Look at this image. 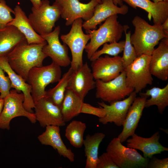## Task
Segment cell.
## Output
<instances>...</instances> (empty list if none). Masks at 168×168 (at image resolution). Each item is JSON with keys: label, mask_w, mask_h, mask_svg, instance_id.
<instances>
[{"label": "cell", "mask_w": 168, "mask_h": 168, "mask_svg": "<svg viewBox=\"0 0 168 168\" xmlns=\"http://www.w3.org/2000/svg\"><path fill=\"white\" fill-rule=\"evenodd\" d=\"M73 70L70 67L64 73L58 84L53 88L46 91L44 97L60 108L69 82Z\"/></svg>", "instance_id": "cell-29"}, {"label": "cell", "mask_w": 168, "mask_h": 168, "mask_svg": "<svg viewBox=\"0 0 168 168\" xmlns=\"http://www.w3.org/2000/svg\"><path fill=\"white\" fill-rule=\"evenodd\" d=\"M147 99L145 96L136 97L129 108L122 125L123 130L118 137L121 143L125 142L129 137L135 133L145 108Z\"/></svg>", "instance_id": "cell-20"}, {"label": "cell", "mask_w": 168, "mask_h": 168, "mask_svg": "<svg viewBox=\"0 0 168 168\" xmlns=\"http://www.w3.org/2000/svg\"><path fill=\"white\" fill-rule=\"evenodd\" d=\"M128 11V7L125 4L118 7L113 0H101L95 7L92 17L83 22L82 27L86 30L96 29L97 25L110 16L118 14L124 15Z\"/></svg>", "instance_id": "cell-16"}, {"label": "cell", "mask_w": 168, "mask_h": 168, "mask_svg": "<svg viewBox=\"0 0 168 168\" xmlns=\"http://www.w3.org/2000/svg\"><path fill=\"white\" fill-rule=\"evenodd\" d=\"M96 168H119L107 152L98 156Z\"/></svg>", "instance_id": "cell-36"}, {"label": "cell", "mask_w": 168, "mask_h": 168, "mask_svg": "<svg viewBox=\"0 0 168 168\" xmlns=\"http://www.w3.org/2000/svg\"><path fill=\"white\" fill-rule=\"evenodd\" d=\"M31 11L28 17L34 30L40 36L51 32L61 16L58 7L54 3L50 5L48 0H41L39 7H32Z\"/></svg>", "instance_id": "cell-7"}, {"label": "cell", "mask_w": 168, "mask_h": 168, "mask_svg": "<svg viewBox=\"0 0 168 168\" xmlns=\"http://www.w3.org/2000/svg\"><path fill=\"white\" fill-rule=\"evenodd\" d=\"M32 3L33 7L35 8H38L41 2V0H30Z\"/></svg>", "instance_id": "cell-39"}, {"label": "cell", "mask_w": 168, "mask_h": 168, "mask_svg": "<svg viewBox=\"0 0 168 168\" xmlns=\"http://www.w3.org/2000/svg\"><path fill=\"white\" fill-rule=\"evenodd\" d=\"M161 27L165 33L168 35V18L162 24Z\"/></svg>", "instance_id": "cell-38"}, {"label": "cell", "mask_w": 168, "mask_h": 168, "mask_svg": "<svg viewBox=\"0 0 168 168\" xmlns=\"http://www.w3.org/2000/svg\"><path fill=\"white\" fill-rule=\"evenodd\" d=\"M129 28L127 25H124V31L125 40L123 50V54L121 57L124 69L131 63L137 57L135 50L130 42L131 31L127 32Z\"/></svg>", "instance_id": "cell-32"}, {"label": "cell", "mask_w": 168, "mask_h": 168, "mask_svg": "<svg viewBox=\"0 0 168 168\" xmlns=\"http://www.w3.org/2000/svg\"><path fill=\"white\" fill-rule=\"evenodd\" d=\"M92 62L91 71L94 79L109 82L118 77L124 70L121 57L100 56Z\"/></svg>", "instance_id": "cell-13"}, {"label": "cell", "mask_w": 168, "mask_h": 168, "mask_svg": "<svg viewBox=\"0 0 168 168\" xmlns=\"http://www.w3.org/2000/svg\"><path fill=\"white\" fill-rule=\"evenodd\" d=\"M4 72L0 67V98L4 99L10 93L11 82L9 77L6 76Z\"/></svg>", "instance_id": "cell-34"}, {"label": "cell", "mask_w": 168, "mask_h": 168, "mask_svg": "<svg viewBox=\"0 0 168 168\" xmlns=\"http://www.w3.org/2000/svg\"><path fill=\"white\" fill-rule=\"evenodd\" d=\"M134 9L140 8L148 12L154 24L161 26L168 18V1L155 3L150 0H122Z\"/></svg>", "instance_id": "cell-22"}, {"label": "cell", "mask_w": 168, "mask_h": 168, "mask_svg": "<svg viewBox=\"0 0 168 168\" xmlns=\"http://www.w3.org/2000/svg\"><path fill=\"white\" fill-rule=\"evenodd\" d=\"M99 3L101 2V0H96ZM114 4L116 5H119L120 6L123 5V1L122 0H113Z\"/></svg>", "instance_id": "cell-40"}, {"label": "cell", "mask_w": 168, "mask_h": 168, "mask_svg": "<svg viewBox=\"0 0 168 168\" xmlns=\"http://www.w3.org/2000/svg\"><path fill=\"white\" fill-rule=\"evenodd\" d=\"M14 11L8 6L5 0H0V30L6 27L13 20L11 13Z\"/></svg>", "instance_id": "cell-33"}, {"label": "cell", "mask_w": 168, "mask_h": 168, "mask_svg": "<svg viewBox=\"0 0 168 168\" xmlns=\"http://www.w3.org/2000/svg\"><path fill=\"white\" fill-rule=\"evenodd\" d=\"M81 113L95 115L101 118L105 115V111L102 107H96L90 104L83 102L81 110Z\"/></svg>", "instance_id": "cell-35"}, {"label": "cell", "mask_w": 168, "mask_h": 168, "mask_svg": "<svg viewBox=\"0 0 168 168\" xmlns=\"http://www.w3.org/2000/svg\"><path fill=\"white\" fill-rule=\"evenodd\" d=\"M45 41L40 44L28 43L26 40L19 43L7 56L11 68L27 81L30 71L35 67L43 66L47 56L43 52Z\"/></svg>", "instance_id": "cell-1"}, {"label": "cell", "mask_w": 168, "mask_h": 168, "mask_svg": "<svg viewBox=\"0 0 168 168\" xmlns=\"http://www.w3.org/2000/svg\"><path fill=\"white\" fill-rule=\"evenodd\" d=\"M87 63L73 71L67 89L73 92L83 100L89 91L96 88V82Z\"/></svg>", "instance_id": "cell-17"}, {"label": "cell", "mask_w": 168, "mask_h": 168, "mask_svg": "<svg viewBox=\"0 0 168 168\" xmlns=\"http://www.w3.org/2000/svg\"><path fill=\"white\" fill-rule=\"evenodd\" d=\"M83 101L71 90L66 89L60 107L64 122L70 121L81 113Z\"/></svg>", "instance_id": "cell-27"}, {"label": "cell", "mask_w": 168, "mask_h": 168, "mask_svg": "<svg viewBox=\"0 0 168 168\" xmlns=\"http://www.w3.org/2000/svg\"><path fill=\"white\" fill-rule=\"evenodd\" d=\"M0 67L9 77L11 82V88L23 93L24 96L23 105L25 109L29 112L34 113L32 109L34 108L35 105L31 95L30 86L11 68L7 56L0 57Z\"/></svg>", "instance_id": "cell-18"}, {"label": "cell", "mask_w": 168, "mask_h": 168, "mask_svg": "<svg viewBox=\"0 0 168 168\" xmlns=\"http://www.w3.org/2000/svg\"><path fill=\"white\" fill-rule=\"evenodd\" d=\"M36 119L43 128L49 125L59 127L65 125L60 107L47 98L44 97L35 103Z\"/></svg>", "instance_id": "cell-15"}, {"label": "cell", "mask_w": 168, "mask_h": 168, "mask_svg": "<svg viewBox=\"0 0 168 168\" xmlns=\"http://www.w3.org/2000/svg\"><path fill=\"white\" fill-rule=\"evenodd\" d=\"M150 59L151 56L142 54L124 69L127 86L137 93L147 85L152 84L153 78L149 66Z\"/></svg>", "instance_id": "cell-8"}, {"label": "cell", "mask_w": 168, "mask_h": 168, "mask_svg": "<svg viewBox=\"0 0 168 168\" xmlns=\"http://www.w3.org/2000/svg\"><path fill=\"white\" fill-rule=\"evenodd\" d=\"M105 136L103 133L97 132L86 136L83 143L86 158V168H96L99 146Z\"/></svg>", "instance_id": "cell-26"}, {"label": "cell", "mask_w": 168, "mask_h": 168, "mask_svg": "<svg viewBox=\"0 0 168 168\" xmlns=\"http://www.w3.org/2000/svg\"><path fill=\"white\" fill-rule=\"evenodd\" d=\"M86 128L85 123L80 121L72 120L66 127L65 136L73 147L81 148L83 145V135Z\"/></svg>", "instance_id": "cell-30"}, {"label": "cell", "mask_w": 168, "mask_h": 168, "mask_svg": "<svg viewBox=\"0 0 168 168\" xmlns=\"http://www.w3.org/2000/svg\"><path fill=\"white\" fill-rule=\"evenodd\" d=\"M96 97L110 103L124 99L134 91L127 85L124 70L115 78L107 82L96 80Z\"/></svg>", "instance_id": "cell-10"}, {"label": "cell", "mask_w": 168, "mask_h": 168, "mask_svg": "<svg viewBox=\"0 0 168 168\" xmlns=\"http://www.w3.org/2000/svg\"><path fill=\"white\" fill-rule=\"evenodd\" d=\"M118 19L117 14L113 15L107 18L98 29L86 30V33L90 35V42L85 48L89 59L104 44L118 42L121 38L124 25L120 24Z\"/></svg>", "instance_id": "cell-3"}, {"label": "cell", "mask_w": 168, "mask_h": 168, "mask_svg": "<svg viewBox=\"0 0 168 168\" xmlns=\"http://www.w3.org/2000/svg\"><path fill=\"white\" fill-rule=\"evenodd\" d=\"M125 44V40L119 42H115L108 44L105 43L103 44L102 48L96 51L89 59L91 61H94L102 55H106L115 56L123 51Z\"/></svg>", "instance_id": "cell-31"}, {"label": "cell", "mask_w": 168, "mask_h": 168, "mask_svg": "<svg viewBox=\"0 0 168 168\" xmlns=\"http://www.w3.org/2000/svg\"><path fill=\"white\" fill-rule=\"evenodd\" d=\"M106 151L119 168H147L149 160L136 150L124 146L118 137L110 142Z\"/></svg>", "instance_id": "cell-6"}, {"label": "cell", "mask_w": 168, "mask_h": 168, "mask_svg": "<svg viewBox=\"0 0 168 168\" xmlns=\"http://www.w3.org/2000/svg\"><path fill=\"white\" fill-rule=\"evenodd\" d=\"M60 31V27L58 26L50 33L41 36L47 43L43 47L42 51L57 65L66 67L71 64V60L67 46L64 43L62 44L59 40Z\"/></svg>", "instance_id": "cell-12"}, {"label": "cell", "mask_w": 168, "mask_h": 168, "mask_svg": "<svg viewBox=\"0 0 168 168\" xmlns=\"http://www.w3.org/2000/svg\"><path fill=\"white\" fill-rule=\"evenodd\" d=\"M45 128V131L37 137L40 143L42 145L51 146L60 156L67 158L71 162H73L74 154L64 143L60 135V127L49 125Z\"/></svg>", "instance_id": "cell-23"}, {"label": "cell", "mask_w": 168, "mask_h": 168, "mask_svg": "<svg viewBox=\"0 0 168 168\" xmlns=\"http://www.w3.org/2000/svg\"><path fill=\"white\" fill-rule=\"evenodd\" d=\"M59 8L61 16L66 20L65 25H72L76 19L81 18L84 21L90 19L93 15L96 0H91L87 3L78 0H55L53 3Z\"/></svg>", "instance_id": "cell-11"}, {"label": "cell", "mask_w": 168, "mask_h": 168, "mask_svg": "<svg viewBox=\"0 0 168 168\" xmlns=\"http://www.w3.org/2000/svg\"><path fill=\"white\" fill-rule=\"evenodd\" d=\"M14 18L7 26L16 27L24 35L29 44H40L45 40L34 30L28 17L19 5L14 9Z\"/></svg>", "instance_id": "cell-24"}, {"label": "cell", "mask_w": 168, "mask_h": 168, "mask_svg": "<svg viewBox=\"0 0 168 168\" xmlns=\"http://www.w3.org/2000/svg\"><path fill=\"white\" fill-rule=\"evenodd\" d=\"M61 75V67L53 62L49 65L35 67L30 71L27 81L31 87L35 103L45 97L46 87L51 83L58 82Z\"/></svg>", "instance_id": "cell-4"}, {"label": "cell", "mask_w": 168, "mask_h": 168, "mask_svg": "<svg viewBox=\"0 0 168 168\" xmlns=\"http://www.w3.org/2000/svg\"><path fill=\"white\" fill-rule=\"evenodd\" d=\"M132 22L134 30L130 35V42L137 57L142 54L151 56L159 41L168 37L161 25H151L139 16H134Z\"/></svg>", "instance_id": "cell-2"}, {"label": "cell", "mask_w": 168, "mask_h": 168, "mask_svg": "<svg viewBox=\"0 0 168 168\" xmlns=\"http://www.w3.org/2000/svg\"><path fill=\"white\" fill-rule=\"evenodd\" d=\"M4 99L3 107L0 115V129L9 130L11 121L18 117H26L32 124L36 122L34 113L28 112L24 106V96L22 92L12 89Z\"/></svg>", "instance_id": "cell-9"}, {"label": "cell", "mask_w": 168, "mask_h": 168, "mask_svg": "<svg viewBox=\"0 0 168 168\" xmlns=\"http://www.w3.org/2000/svg\"><path fill=\"white\" fill-rule=\"evenodd\" d=\"M83 20L79 18L72 24L69 32L61 35L63 43L70 48L72 59L70 68L75 71L83 65V54L85 46L90 39V35L85 34L82 30Z\"/></svg>", "instance_id": "cell-5"}, {"label": "cell", "mask_w": 168, "mask_h": 168, "mask_svg": "<svg viewBox=\"0 0 168 168\" xmlns=\"http://www.w3.org/2000/svg\"><path fill=\"white\" fill-rule=\"evenodd\" d=\"M149 69L152 75L159 79H168V37L161 40L151 55Z\"/></svg>", "instance_id": "cell-21"}, {"label": "cell", "mask_w": 168, "mask_h": 168, "mask_svg": "<svg viewBox=\"0 0 168 168\" xmlns=\"http://www.w3.org/2000/svg\"><path fill=\"white\" fill-rule=\"evenodd\" d=\"M4 103V99L0 98V115L3 110Z\"/></svg>", "instance_id": "cell-41"}, {"label": "cell", "mask_w": 168, "mask_h": 168, "mask_svg": "<svg viewBox=\"0 0 168 168\" xmlns=\"http://www.w3.org/2000/svg\"><path fill=\"white\" fill-rule=\"evenodd\" d=\"M153 1V2L156 3V2H161L164 1H168V0H152Z\"/></svg>", "instance_id": "cell-42"}, {"label": "cell", "mask_w": 168, "mask_h": 168, "mask_svg": "<svg viewBox=\"0 0 168 168\" xmlns=\"http://www.w3.org/2000/svg\"><path fill=\"white\" fill-rule=\"evenodd\" d=\"M26 40L16 27L7 26L0 30V57L7 56L20 43Z\"/></svg>", "instance_id": "cell-25"}, {"label": "cell", "mask_w": 168, "mask_h": 168, "mask_svg": "<svg viewBox=\"0 0 168 168\" xmlns=\"http://www.w3.org/2000/svg\"><path fill=\"white\" fill-rule=\"evenodd\" d=\"M140 96L151 98L146 100L145 107L148 108L154 105H156L159 112L162 114L166 107L168 106V84L163 88L154 87L147 90L144 93H140Z\"/></svg>", "instance_id": "cell-28"}, {"label": "cell", "mask_w": 168, "mask_h": 168, "mask_svg": "<svg viewBox=\"0 0 168 168\" xmlns=\"http://www.w3.org/2000/svg\"><path fill=\"white\" fill-rule=\"evenodd\" d=\"M132 137L126 140L127 147L141 151L145 158L150 159L154 155L168 151V148L159 142L160 135L158 131L148 138L141 137L135 133Z\"/></svg>", "instance_id": "cell-19"}, {"label": "cell", "mask_w": 168, "mask_h": 168, "mask_svg": "<svg viewBox=\"0 0 168 168\" xmlns=\"http://www.w3.org/2000/svg\"><path fill=\"white\" fill-rule=\"evenodd\" d=\"M147 168H168V158L159 159L155 156L149 159Z\"/></svg>", "instance_id": "cell-37"}, {"label": "cell", "mask_w": 168, "mask_h": 168, "mask_svg": "<svg viewBox=\"0 0 168 168\" xmlns=\"http://www.w3.org/2000/svg\"><path fill=\"white\" fill-rule=\"evenodd\" d=\"M136 95L137 93L134 91L127 98L112 102L110 105L103 101L98 102L99 106L105 110L106 113L105 116L99 119V122L104 125L114 123L118 126H122L129 108Z\"/></svg>", "instance_id": "cell-14"}]
</instances>
